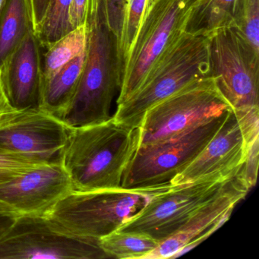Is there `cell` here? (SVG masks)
Returning a JSON list of instances; mask_svg holds the SVG:
<instances>
[{
	"label": "cell",
	"mask_w": 259,
	"mask_h": 259,
	"mask_svg": "<svg viewBox=\"0 0 259 259\" xmlns=\"http://www.w3.org/2000/svg\"><path fill=\"white\" fill-rule=\"evenodd\" d=\"M251 189L242 164L220 193L198 208L172 236L161 241L145 259L177 257L195 248L230 218L235 206Z\"/></svg>",
	"instance_id": "13"
},
{
	"label": "cell",
	"mask_w": 259,
	"mask_h": 259,
	"mask_svg": "<svg viewBox=\"0 0 259 259\" xmlns=\"http://www.w3.org/2000/svg\"><path fill=\"white\" fill-rule=\"evenodd\" d=\"M231 177L172 186L151 196L119 230L143 233L160 242L178 231L198 208L220 193Z\"/></svg>",
	"instance_id": "9"
},
{
	"label": "cell",
	"mask_w": 259,
	"mask_h": 259,
	"mask_svg": "<svg viewBox=\"0 0 259 259\" xmlns=\"http://www.w3.org/2000/svg\"><path fill=\"white\" fill-rule=\"evenodd\" d=\"M230 111L167 139L139 147L124 174L122 187L151 189L171 186L172 179L210 142Z\"/></svg>",
	"instance_id": "6"
},
{
	"label": "cell",
	"mask_w": 259,
	"mask_h": 259,
	"mask_svg": "<svg viewBox=\"0 0 259 259\" xmlns=\"http://www.w3.org/2000/svg\"><path fill=\"white\" fill-rule=\"evenodd\" d=\"M14 221V218L0 215V237H2L8 231L9 229L13 225Z\"/></svg>",
	"instance_id": "29"
},
{
	"label": "cell",
	"mask_w": 259,
	"mask_h": 259,
	"mask_svg": "<svg viewBox=\"0 0 259 259\" xmlns=\"http://www.w3.org/2000/svg\"><path fill=\"white\" fill-rule=\"evenodd\" d=\"M72 3V0H50L43 21L34 31L43 49L73 30L69 19Z\"/></svg>",
	"instance_id": "22"
},
{
	"label": "cell",
	"mask_w": 259,
	"mask_h": 259,
	"mask_svg": "<svg viewBox=\"0 0 259 259\" xmlns=\"http://www.w3.org/2000/svg\"><path fill=\"white\" fill-rule=\"evenodd\" d=\"M98 243L110 258L145 259L160 242L143 233L117 230L101 238Z\"/></svg>",
	"instance_id": "20"
},
{
	"label": "cell",
	"mask_w": 259,
	"mask_h": 259,
	"mask_svg": "<svg viewBox=\"0 0 259 259\" xmlns=\"http://www.w3.org/2000/svg\"><path fill=\"white\" fill-rule=\"evenodd\" d=\"M98 241L65 234L46 217H23L0 237V259L110 258Z\"/></svg>",
	"instance_id": "11"
},
{
	"label": "cell",
	"mask_w": 259,
	"mask_h": 259,
	"mask_svg": "<svg viewBox=\"0 0 259 259\" xmlns=\"http://www.w3.org/2000/svg\"><path fill=\"white\" fill-rule=\"evenodd\" d=\"M85 51L42 80L40 110L60 119L72 102L81 79Z\"/></svg>",
	"instance_id": "17"
},
{
	"label": "cell",
	"mask_w": 259,
	"mask_h": 259,
	"mask_svg": "<svg viewBox=\"0 0 259 259\" xmlns=\"http://www.w3.org/2000/svg\"><path fill=\"white\" fill-rule=\"evenodd\" d=\"M195 0H156L144 19L122 73L116 106L136 93L178 41Z\"/></svg>",
	"instance_id": "5"
},
{
	"label": "cell",
	"mask_w": 259,
	"mask_h": 259,
	"mask_svg": "<svg viewBox=\"0 0 259 259\" xmlns=\"http://www.w3.org/2000/svg\"><path fill=\"white\" fill-rule=\"evenodd\" d=\"M73 191L60 160L40 165L0 184V215L45 217Z\"/></svg>",
	"instance_id": "12"
},
{
	"label": "cell",
	"mask_w": 259,
	"mask_h": 259,
	"mask_svg": "<svg viewBox=\"0 0 259 259\" xmlns=\"http://www.w3.org/2000/svg\"><path fill=\"white\" fill-rule=\"evenodd\" d=\"M236 28L259 52V0H241L240 16Z\"/></svg>",
	"instance_id": "23"
},
{
	"label": "cell",
	"mask_w": 259,
	"mask_h": 259,
	"mask_svg": "<svg viewBox=\"0 0 259 259\" xmlns=\"http://www.w3.org/2000/svg\"><path fill=\"white\" fill-rule=\"evenodd\" d=\"M7 1H8V0H0V16H1V13H3L4 9L5 8Z\"/></svg>",
	"instance_id": "30"
},
{
	"label": "cell",
	"mask_w": 259,
	"mask_h": 259,
	"mask_svg": "<svg viewBox=\"0 0 259 259\" xmlns=\"http://www.w3.org/2000/svg\"><path fill=\"white\" fill-rule=\"evenodd\" d=\"M41 163L17 154L0 151V184L28 172Z\"/></svg>",
	"instance_id": "24"
},
{
	"label": "cell",
	"mask_w": 259,
	"mask_h": 259,
	"mask_svg": "<svg viewBox=\"0 0 259 259\" xmlns=\"http://www.w3.org/2000/svg\"><path fill=\"white\" fill-rule=\"evenodd\" d=\"M241 0H195L185 25L184 32L208 37L215 31L236 28Z\"/></svg>",
	"instance_id": "18"
},
{
	"label": "cell",
	"mask_w": 259,
	"mask_h": 259,
	"mask_svg": "<svg viewBox=\"0 0 259 259\" xmlns=\"http://www.w3.org/2000/svg\"><path fill=\"white\" fill-rule=\"evenodd\" d=\"M139 143V127L125 126L113 118L102 123L70 128L60 161L74 191L121 189Z\"/></svg>",
	"instance_id": "2"
},
{
	"label": "cell",
	"mask_w": 259,
	"mask_h": 259,
	"mask_svg": "<svg viewBox=\"0 0 259 259\" xmlns=\"http://www.w3.org/2000/svg\"><path fill=\"white\" fill-rule=\"evenodd\" d=\"M42 48L30 31L0 68V81L10 105L16 111L40 109Z\"/></svg>",
	"instance_id": "15"
},
{
	"label": "cell",
	"mask_w": 259,
	"mask_h": 259,
	"mask_svg": "<svg viewBox=\"0 0 259 259\" xmlns=\"http://www.w3.org/2000/svg\"><path fill=\"white\" fill-rule=\"evenodd\" d=\"M87 45L84 69L76 93L60 119L69 128L102 123L113 119L112 104L117 100L122 68L116 36L109 27L105 0L87 12Z\"/></svg>",
	"instance_id": "1"
},
{
	"label": "cell",
	"mask_w": 259,
	"mask_h": 259,
	"mask_svg": "<svg viewBox=\"0 0 259 259\" xmlns=\"http://www.w3.org/2000/svg\"><path fill=\"white\" fill-rule=\"evenodd\" d=\"M207 37L209 72L235 112L259 110V52L236 28Z\"/></svg>",
	"instance_id": "7"
},
{
	"label": "cell",
	"mask_w": 259,
	"mask_h": 259,
	"mask_svg": "<svg viewBox=\"0 0 259 259\" xmlns=\"http://www.w3.org/2000/svg\"><path fill=\"white\" fill-rule=\"evenodd\" d=\"M31 31L30 0H8L0 16V68Z\"/></svg>",
	"instance_id": "19"
},
{
	"label": "cell",
	"mask_w": 259,
	"mask_h": 259,
	"mask_svg": "<svg viewBox=\"0 0 259 259\" xmlns=\"http://www.w3.org/2000/svg\"><path fill=\"white\" fill-rule=\"evenodd\" d=\"M259 136L253 139L248 147L246 158L243 164V172L247 183L252 189L257 182L258 169Z\"/></svg>",
	"instance_id": "25"
},
{
	"label": "cell",
	"mask_w": 259,
	"mask_h": 259,
	"mask_svg": "<svg viewBox=\"0 0 259 259\" xmlns=\"http://www.w3.org/2000/svg\"><path fill=\"white\" fill-rule=\"evenodd\" d=\"M230 110L211 77L192 81L146 112L139 125V147L175 136Z\"/></svg>",
	"instance_id": "8"
},
{
	"label": "cell",
	"mask_w": 259,
	"mask_h": 259,
	"mask_svg": "<svg viewBox=\"0 0 259 259\" xmlns=\"http://www.w3.org/2000/svg\"><path fill=\"white\" fill-rule=\"evenodd\" d=\"M156 0H105L109 27L116 36L122 73L136 34Z\"/></svg>",
	"instance_id": "16"
},
{
	"label": "cell",
	"mask_w": 259,
	"mask_h": 259,
	"mask_svg": "<svg viewBox=\"0 0 259 259\" xmlns=\"http://www.w3.org/2000/svg\"><path fill=\"white\" fill-rule=\"evenodd\" d=\"M210 77L207 37L183 33L140 89L116 106L113 119L138 128L150 109L192 81Z\"/></svg>",
	"instance_id": "4"
},
{
	"label": "cell",
	"mask_w": 259,
	"mask_h": 259,
	"mask_svg": "<svg viewBox=\"0 0 259 259\" xmlns=\"http://www.w3.org/2000/svg\"><path fill=\"white\" fill-rule=\"evenodd\" d=\"M259 136V110L229 112L225 120L201 153L177 174L171 186L236 174L246 158L250 142Z\"/></svg>",
	"instance_id": "10"
},
{
	"label": "cell",
	"mask_w": 259,
	"mask_h": 259,
	"mask_svg": "<svg viewBox=\"0 0 259 259\" xmlns=\"http://www.w3.org/2000/svg\"><path fill=\"white\" fill-rule=\"evenodd\" d=\"M87 28L78 27L47 49L42 57V80L55 73L86 50Z\"/></svg>",
	"instance_id": "21"
},
{
	"label": "cell",
	"mask_w": 259,
	"mask_h": 259,
	"mask_svg": "<svg viewBox=\"0 0 259 259\" xmlns=\"http://www.w3.org/2000/svg\"><path fill=\"white\" fill-rule=\"evenodd\" d=\"M90 1L91 0H72L69 19L73 29L85 24L88 7Z\"/></svg>",
	"instance_id": "26"
},
{
	"label": "cell",
	"mask_w": 259,
	"mask_h": 259,
	"mask_svg": "<svg viewBox=\"0 0 259 259\" xmlns=\"http://www.w3.org/2000/svg\"><path fill=\"white\" fill-rule=\"evenodd\" d=\"M16 110H15L10 105V102L4 93L1 81H0V116L13 113Z\"/></svg>",
	"instance_id": "28"
},
{
	"label": "cell",
	"mask_w": 259,
	"mask_h": 259,
	"mask_svg": "<svg viewBox=\"0 0 259 259\" xmlns=\"http://www.w3.org/2000/svg\"><path fill=\"white\" fill-rule=\"evenodd\" d=\"M70 128L58 118L31 110L0 128V151L17 154L41 164L60 161Z\"/></svg>",
	"instance_id": "14"
},
{
	"label": "cell",
	"mask_w": 259,
	"mask_h": 259,
	"mask_svg": "<svg viewBox=\"0 0 259 259\" xmlns=\"http://www.w3.org/2000/svg\"><path fill=\"white\" fill-rule=\"evenodd\" d=\"M172 186L77 192L59 201L46 215L54 227L73 237L99 240L119 230L151 196Z\"/></svg>",
	"instance_id": "3"
},
{
	"label": "cell",
	"mask_w": 259,
	"mask_h": 259,
	"mask_svg": "<svg viewBox=\"0 0 259 259\" xmlns=\"http://www.w3.org/2000/svg\"><path fill=\"white\" fill-rule=\"evenodd\" d=\"M50 0H30L33 25L35 31L43 21Z\"/></svg>",
	"instance_id": "27"
}]
</instances>
